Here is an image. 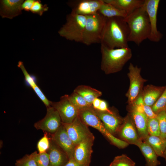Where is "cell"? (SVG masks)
Listing matches in <instances>:
<instances>
[{
	"mask_svg": "<svg viewBox=\"0 0 166 166\" xmlns=\"http://www.w3.org/2000/svg\"><path fill=\"white\" fill-rule=\"evenodd\" d=\"M43 136L38 141L37 148L39 153L47 152L50 144V137L48 136V134L44 132Z\"/></svg>",
	"mask_w": 166,
	"mask_h": 166,
	"instance_id": "f546056e",
	"label": "cell"
},
{
	"mask_svg": "<svg viewBox=\"0 0 166 166\" xmlns=\"http://www.w3.org/2000/svg\"><path fill=\"white\" fill-rule=\"evenodd\" d=\"M23 0L0 1V14L2 18L12 19L22 13Z\"/></svg>",
	"mask_w": 166,
	"mask_h": 166,
	"instance_id": "e0dca14e",
	"label": "cell"
},
{
	"mask_svg": "<svg viewBox=\"0 0 166 166\" xmlns=\"http://www.w3.org/2000/svg\"><path fill=\"white\" fill-rule=\"evenodd\" d=\"M32 153L38 166H49V158L47 152L39 153L35 151Z\"/></svg>",
	"mask_w": 166,
	"mask_h": 166,
	"instance_id": "f1b7e54d",
	"label": "cell"
},
{
	"mask_svg": "<svg viewBox=\"0 0 166 166\" xmlns=\"http://www.w3.org/2000/svg\"><path fill=\"white\" fill-rule=\"evenodd\" d=\"M101 99L97 98H96L93 102L92 105L93 108L96 110H98L100 106Z\"/></svg>",
	"mask_w": 166,
	"mask_h": 166,
	"instance_id": "60d3db41",
	"label": "cell"
},
{
	"mask_svg": "<svg viewBox=\"0 0 166 166\" xmlns=\"http://www.w3.org/2000/svg\"><path fill=\"white\" fill-rule=\"evenodd\" d=\"M129 30L128 42L139 45L144 40L148 39L151 26L148 14L142 6L124 18Z\"/></svg>",
	"mask_w": 166,
	"mask_h": 166,
	"instance_id": "7a4b0ae2",
	"label": "cell"
},
{
	"mask_svg": "<svg viewBox=\"0 0 166 166\" xmlns=\"http://www.w3.org/2000/svg\"><path fill=\"white\" fill-rule=\"evenodd\" d=\"M140 103L142 106L145 114L148 118H156L157 115L155 114L152 110V107L145 105L140 95L136 101Z\"/></svg>",
	"mask_w": 166,
	"mask_h": 166,
	"instance_id": "d590c367",
	"label": "cell"
},
{
	"mask_svg": "<svg viewBox=\"0 0 166 166\" xmlns=\"http://www.w3.org/2000/svg\"><path fill=\"white\" fill-rule=\"evenodd\" d=\"M164 158L165 159L166 162V147L164 153Z\"/></svg>",
	"mask_w": 166,
	"mask_h": 166,
	"instance_id": "b9f144b4",
	"label": "cell"
},
{
	"mask_svg": "<svg viewBox=\"0 0 166 166\" xmlns=\"http://www.w3.org/2000/svg\"><path fill=\"white\" fill-rule=\"evenodd\" d=\"M101 69L106 74L121 71L132 56L129 47L109 49L101 44Z\"/></svg>",
	"mask_w": 166,
	"mask_h": 166,
	"instance_id": "3957f363",
	"label": "cell"
},
{
	"mask_svg": "<svg viewBox=\"0 0 166 166\" xmlns=\"http://www.w3.org/2000/svg\"><path fill=\"white\" fill-rule=\"evenodd\" d=\"M34 0H26L23 2L22 5V8L27 11H30L31 7Z\"/></svg>",
	"mask_w": 166,
	"mask_h": 166,
	"instance_id": "f35d334b",
	"label": "cell"
},
{
	"mask_svg": "<svg viewBox=\"0 0 166 166\" xmlns=\"http://www.w3.org/2000/svg\"><path fill=\"white\" fill-rule=\"evenodd\" d=\"M130 110L129 114L133 119L139 137L143 141L149 135L147 127L148 117L145 114L138 112L131 107Z\"/></svg>",
	"mask_w": 166,
	"mask_h": 166,
	"instance_id": "d6986e66",
	"label": "cell"
},
{
	"mask_svg": "<svg viewBox=\"0 0 166 166\" xmlns=\"http://www.w3.org/2000/svg\"><path fill=\"white\" fill-rule=\"evenodd\" d=\"M65 166H89L80 163L76 161L73 157L69 159V161Z\"/></svg>",
	"mask_w": 166,
	"mask_h": 166,
	"instance_id": "ab89813d",
	"label": "cell"
},
{
	"mask_svg": "<svg viewBox=\"0 0 166 166\" xmlns=\"http://www.w3.org/2000/svg\"><path fill=\"white\" fill-rule=\"evenodd\" d=\"M15 166H38L32 153L16 161Z\"/></svg>",
	"mask_w": 166,
	"mask_h": 166,
	"instance_id": "4dcf8cb0",
	"label": "cell"
},
{
	"mask_svg": "<svg viewBox=\"0 0 166 166\" xmlns=\"http://www.w3.org/2000/svg\"><path fill=\"white\" fill-rule=\"evenodd\" d=\"M18 66L22 71L26 82L32 88L37 85L34 78L27 72L24 65L23 63L21 61L18 62Z\"/></svg>",
	"mask_w": 166,
	"mask_h": 166,
	"instance_id": "e575fe53",
	"label": "cell"
},
{
	"mask_svg": "<svg viewBox=\"0 0 166 166\" xmlns=\"http://www.w3.org/2000/svg\"><path fill=\"white\" fill-rule=\"evenodd\" d=\"M149 135L160 136V132L158 120L156 117L148 118L147 124Z\"/></svg>",
	"mask_w": 166,
	"mask_h": 166,
	"instance_id": "83f0119b",
	"label": "cell"
},
{
	"mask_svg": "<svg viewBox=\"0 0 166 166\" xmlns=\"http://www.w3.org/2000/svg\"><path fill=\"white\" fill-rule=\"evenodd\" d=\"M51 106L57 111L64 123H71L78 116L79 110L70 102L69 95L61 96L58 102L52 101Z\"/></svg>",
	"mask_w": 166,
	"mask_h": 166,
	"instance_id": "9c48e42d",
	"label": "cell"
},
{
	"mask_svg": "<svg viewBox=\"0 0 166 166\" xmlns=\"http://www.w3.org/2000/svg\"><path fill=\"white\" fill-rule=\"evenodd\" d=\"M66 20L58 31L59 35L67 40L82 43L87 16L71 13L67 16Z\"/></svg>",
	"mask_w": 166,
	"mask_h": 166,
	"instance_id": "5b68a950",
	"label": "cell"
},
{
	"mask_svg": "<svg viewBox=\"0 0 166 166\" xmlns=\"http://www.w3.org/2000/svg\"><path fill=\"white\" fill-rule=\"evenodd\" d=\"M160 127V135L162 138L166 139V112L162 111L157 115Z\"/></svg>",
	"mask_w": 166,
	"mask_h": 166,
	"instance_id": "d6a6232c",
	"label": "cell"
},
{
	"mask_svg": "<svg viewBox=\"0 0 166 166\" xmlns=\"http://www.w3.org/2000/svg\"><path fill=\"white\" fill-rule=\"evenodd\" d=\"M165 111H166V110Z\"/></svg>",
	"mask_w": 166,
	"mask_h": 166,
	"instance_id": "ee69618b",
	"label": "cell"
},
{
	"mask_svg": "<svg viewBox=\"0 0 166 166\" xmlns=\"http://www.w3.org/2000/svg\"><path fill=\"white\" fill-rule=\"evenodd\" d=\"M138 147L145 158L146 166H158L160 164V162L157 159L158 156L147 143L142 141Z\"/></svg>",
	"mask_w": 166,
	"mask_h": 166,
	"instance_id": "cb8c5ba5",
	"label": "cell"
},
{
	"mask_svg": "<svg viewBox=\"0 0 166 166\" xmlns=\"http://www.w3.org/2000/svg\"><path fill=\"white\" fill-rule=\"evenodd\" d=\"M103 2V0H76L68 1L67 4L71 13L87 16L98 13Z\"/></svg>",
	"mask_w": 166,
	"mask_h": 166,
	"instance_id": "8fae6325",
	"label": "cell"
},
{
	"mask_svg": "<svg viewBox=\"0 0 166 166\" xmlns=\"http://www.w3.org/2000/svg\"><path fill=\"white\" fill-rule=\"evenodd\" d=\"M127 76L129 80V86L125 96L127 98L128 103L132 105L141 95L143 90L144 83L147 80L141 76V68L137 65L129 64Z\"/></svg>",
	"mask_w": 166,
	"mask_h": 166,
	"instance_id": "52a82bcc",
	"label": "cell"
},
{
	"mask_svg": "<svg viewBox=\"0 0 166 166\" xmlns=\"http://www.w3.org/2000/svg\"><path fill=\"white\" fill-rule=\"evenodd\" d=\"M117 133L122 140L129 144L138 147L143 141L139 137L134 122L129 113L123 118V122Z\"/></svg>",
	"mask_w": 166,
	"mask_h": 166,
	"instance_id": "4fadbf2b",
	"label": "cell"
},
{
	"mask_svg": "<svg viewBox=\"0 0 166 166\" xmlns=\"http://www.w3.org/2000/svg\"><path fill=\"white\" fill-rule=\"evenodd\" d=\"M49 7L46 4L43 5L40 0H35L31 7L30 11L41 16L43 13L47 11Z\"/></svg>",
	"mask_w": 166,
	"mask_h": 166,
	"instance_id": "836d02e7",
	"label": "cell"
},
{
	"mask_svg": "<svg viewBox=\"0 0 166 166\" xmlns=\"http://www.w3.org/2000/svg\"><path fill=\"white\" fill-rule=\"evenodd\" d=\"M38 97L45 104L46 108L51 106V101L49 100L37 85L32 88Z\"/></svg>",
	"mask_w": 166,
	"mask_h": 166,
	"instance_id": "8d00e7d4",
	"label": "cell"
},
{
	"mask_svg": "<svg viewBox=\"0 0 166 166\" xmlns=\"http://www.w3.org/2000/svg\"><path fill=\"white\" fill-rule=\"evenodd\" d=\"M69 99L73 105L79 110L92 105L88 103L81 95L74 91L69 95Z\"/></svg>",
	"mask_w": 166,
	"mask_h": 166,
	"instance_id": "484cf974",
	"label": "cell"
},
{
	"mask_svg": "<svg viewBox=\"0 0 166 166\" xmlns=\"http://www.w3.org/2000/svg\"><path fill=\"white\" fill-rule=\"evenodd\" d=\"M73 91L81 95L89 104L92 105L93 101L101 96L102 92L86 85H81L76 87Z\"/></svg>",
	"mask_w": 166,
	"mask_h": 166,
	"instance_id": "7402d4cb",
	"label": "cell"
},
{
	"mask_svg": "<svg viewBox=\"0 0 166 166\" xmlns=\"http://www.w3.org/2000/svg\"><path fill=\"white\" fill-rule=\"evenodd\" d=\"M97 110L102 112H108L112 114L115 113L109 109L108 107L107 102L101 99L100 106Z\"/></svg>",
	"mask_w": 166,
	"mask_h": 166,
	"instance_id": "74e56055",
	"label": "cell"
},
{
	"mask_svg": "<svg viewBox=\"0 0 166 166\" xmlns=\"http://www.w3.org/2000/svg\"><path fill=\"white\" fill-rule=\"evenodd\" d=\"M47 108L46 113L42 119L35 123L34 127L49 135L55 132L62 124V121L57 111L50 106Z\"/></svg>",
	"mask_w": 166,
	"mask_h": 166,
	"instance_id": "ba28073f",
	"label": "cell"
},
{
	"mask_svg": "<svg viewBox=\"0 0 166 166\" xmlns=\"http://www.w3.org/2000/svg\"><path fill=\"white\" fill-rule=\"evenodd\" d=\"M94 139L93 136L84 140L75 146L73 157L76 161L89 166Z\"/></svg>",
	"mask_w": 166,
	"mask_h": 166,
	"instance_id": "5bb4252c",
	"label": "cell"
},
{
	"mask_svg": "<svg viewBox=\"0 0 166 166\" xmlns=\"http://www.w3.org/2000/svg\"><path fill=\"white\" fill-rule=\"evenodd\" d=\"M165 86L148 85L143 89L141 95L144 103L151 107L154 105L161 95Z\"/></svg>",
	"mask_w": 166,
	"mask_h": 166,
	"instance_id": "ffe728a7",
	"label": "cell"
},
{
	"mask_svg": "<svg viewBox=\"0 0 166 166\" xmlns=\"http://www.w3.org/2000/svg\"><path fill=\"white\" fill-rule=\"evenodd\" d=\"M50 135L51 138L66 153L69 159L73 157L75 145L62 124L55 132Z\"/></svg>",
	"mask_w": 166,
	"mask_h": 166,
	"instance_id": "9a60e30c",
	"label": "cell"
},
{
	"mask_svg": "<svg viewBox=\"0 0 166 166\" xmlns=\"http://www.w3.org/2000/svg\"><path fill=\"white\" fill-rule=\"evenodd\" d=\"M50 138V146L47 151L49 158V166H65L69 160L68 156Z\"/></svg>",
	"mask_w": 166,
	"mask_h": 166,
	"instance_id": "ac0fdd59",
	"label": "cell"
},
{
	"mask_svg": "<svg viewBox=\"0 0 166 166\" xmlns=\"http://www.w3.org/2000/svg\"><path fill=\"white\" fill-rule=\"evenodd\" d=\"M98 13L106 18L115 17L125 18L127 16L126 13L124 11L111 4L106 3L104 1L99 10Z\"/></svg>",
	"mask_w": 166,
	"mask_h": 166,
	"instance_id": "d4e9b609",
	"label": "cell"
},
{
	"mask_svg": "<svg viewBox=\"0 0 166 166\" xmlns=\"http://www.w3.org/2000/svg\"><path fill=\"white\" fill-rule=\"evenodd\" d=\"M124 18H106L101 44L109 49L128 47L129 30Z\"/></svg>",
	"mask_w": 166,
	"mask_h": 166,
	"instance_id": "6da1fadb",
	"label": "cell"
},
{
	"mask_svg": "<svg viewBox=\"0 0 166 166\" xmlns=\"http://www.w3.org/2000/svg\"><path fill=\"white\" fill-rule=\"evenodd\" d=\"M109 166H116L115 164L112 162L110 165H109Z\"/></svg>",
	"mask_w": 166,
	"mask_h": 166,
	"instance_id": "7bdbcfd3",
	"label": "cell"
},
{
	"mask_svg": "<svg viewBox=\"0 0 166 166\" xmlns=\"http://www.w3.org/2000/svg\"><path fill=\"white\" fill-rule=\"evenodd\" d=\"M69 137L76 146L84 140L93 136L88 127L78 117L70 123L62 122Z\"/></svg>",
	"mask_w": 166,
	"mask_h": 166,
	"instance_id": "30bf717a",
	"label": "cell"
},
{
	"mask_svg": "<svg viewBox=\"0 0 166 166\" xmlns=\"http://www.w3.org/2000/svg\"><path fill=\"white\" fill-rule=\"evenodd\" d=\"M143 141L149 144L158 156L164 157L166 147V139L160 136L148 135Z\"/></svg>",
	"mask_w": 166,
	"mask_h": 166,
	"instance_id": "603a6c76",
	"label": "cell"
},
{
	"mask_svg": "<svg viewBox=\"0 0 166 166\" xmlns=\"http://www.w3.org/2000/svg\"><path fill=\"white\" fill-rule=\"evenodd\" d=\"M105 2L111 4L124 11L127 16L136 9L141 7L144 0H103Z\"/></svg>",
	"mask_w": 166,
	"mask_h": 166,
	"instance_id": "44dd1931",
	"label": "cell"
},
{
	"mask_svg": "<svg viewBox=\"0 0 166 166\" xmlns=\"http://www.w3.org/2000/svg\"><path fill=\"white\" fill-rule=\"evenodd\" d=\"M94 110L107 130L113 135L117 133L123 122V119L116 115L115 113L112 114L95 109Z\"/></svg>",
	"mask_w": 166,
	"mask_h": 166,
	"instance_id": "2e32d148",
	"label": "cell"
},
{
	"mask_svg": "<svg viewBox=\"0 0 166 166\" xmlns=\"http://www.w3.org/2000/svg\"><path fill=\"white\" fill-rule=\"evenodd\" d=\"M78 116L83 123L97 130L117 147L123 148L129 145L125 141L115 137L107 130L92 105L79 110Z\"/></svg>",
	"mask_w": 166,
	"mask_h": 166,
	"instance_id": "277c9868",
	"label": "cell"
},
{
	"mask_svg": "<svg viewBox=\"0 0 166 166\" xmlns=\"http://www.w3.org/2000/svg\"><path fill=\"white\" fill-rule=\"evenodd\" d=\"M154 113L157 115L166 110V86L163 92L155 103L152 107Z\"/></svg>",
	"mask_w": 166,
	"mask_h": 166,
	"instance_id": "4316f807",
	"label": "cell"
},
{
	"mask_svg": "<svg viewBox=\"0 0 166 166\" xmlns=\"http://www.w3.org/2000/svg\"><path fill=\"white\" fill-rule=\"evenodd\" d=\"M106 18L98 12L87 16L84 31L82 43L87 45L101 44Z\"/></svg>",
	"mask_w": 166,
	"mask_h": 166,
	"instance_id": "8992f818",
	"label": "cell"
},
{
	"mask_svg": "<svg viewBox=\"0 0 166 166\" xmlns=\"http://www.w3.org/2000/svg\"><path fill=\"white\" fill-rule=\"evenodd\" d=\"M160 2L159 0H144L143 5L148 14L151 26V32L148 39L154 42H159L163 37L157 27V13Z\"/></svg>",
	"mask_w": 166,
	"mask_h": 166,
	"instance_id": "7c38bea8",
	"label": "cell"
},
{
	"mask_svg": "<svg viewBox=\"0 0 166 166\" xmlns=\"http://www.w3.org/2000/svg\"><path fill=\"white\" fill-rule=\"evenodd\" d=\"M113 162L116 166H135V163L126 155L122 154L114 158Z\"/></svg>",
	"mask_w": 166,
	"mask_h": 166,
	"instance_id": "1f68e13d",
	"label": "cell"
}]
</instances>
